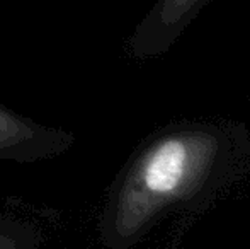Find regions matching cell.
<instances>
[{
	"instance_id": "obj_1",
	"label": "cell",
	"mask_w": 250,
	"mask_h": 249,
	"mask_svg": "<svg viewBox=\"0 0 250 249\" xmlns=\"http://www.w3.org/2000/svg\"><path fill=\"white\" fill-rule=\"evenodd\" d=\"M242 130L216 125L168 126L135 150L114 180L99 219L101 243L129 249L172 210H194L238 173Z\"/></svg>"
},
{
	"instance_id": "obj_2",
	"label": "cell",
	"mask_w": 250,
	"mask_h": 249,
	"mask_svg": "<svg viewBox=\"0 0 250 249\" xmlns=\"http://www.w3.org/2000/svg\"><path fill=\"white\" fill-rule=\"evenodd\" d=\"M75 135L41 125L0 103V160L36 162L53 159L73 147Z\"/></svg>"
},
{
	"instance_id": "obj_3",
	"label": "cell",
	"mask_w": 250,
	"mask_h": 249,
	"mask_svg": "<svg viewBox=\"0 0 250 249\" xmlns=\"http://www.w3.org/2000/svg\"><path fill=\"white\" fill-rule=\"evenodd\" d=\"M41 241L43 236L34 224L0 215V249H38Z\"/></svg>"
}]
</instances>
